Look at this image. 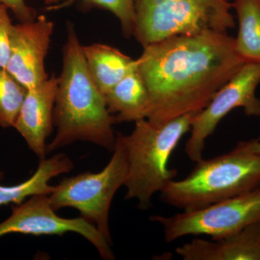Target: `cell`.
I'll return each instance as SVG.
<instances>
[{"mask_svg": "<svg viewBox=\"0 0 260 260\" xmlns=\"http://www.w3.org/2000/svg\"><path fill=\"white\" fill-rule=\"evenodd\" d=\"M137 59L150 98L147 119L157 122L203 110L246 63L235 38L213 30L153 43Z\"/></svg>", "mask_w": 260, "mask_h": 260, "instance_id": "cell-1", "label": "cell"}, {"mask_svg": "<svg viewBox=\"0 0 260 260\" xmlns=\"http://www.w3.org/2000/svg\"><path fill=\"white\" fill-rule=\"evenodd\" d=\"M62 59L54 110L57 130L47 145V154L77 141L89 142L113 151L115 119L89 73L83 45L70 22L67 25Z\"/></svg>", "mask_w": 260, "mask_h": 260, "instance_id": "cell-2", "label": "cell"}, {"mask_svg": "<svg viewBox=\"0 0 260 260\" xmlns=\"http://www.w3.org/2000/svg\"><path fill=\"white\" fill-rule=\"evenodd\" d=\"M198 112H191L165 122L144 119L134 129L121 135L127 157L125 198L138 201V208L148 209L154 194L160 193L177 176L169 167V160Z\"/></svg>", "mask_w": 260, "mask_h": 260, "instance_id": "cell-3", "label": "cell"}, {"mask_svg": "<svg viewBox=\"0 0 260 260\" xmlns=\"http://www.w3.org/2000/svg\"><path fill=\"white\" fill-rule=\"evenodd\" d=\"M260 188V154L252 140L239 142L229 153L202 159L181 180H172L160 193L166 204L194 210Z\"/></svg>", "mask_w": 260, "mask_h": 260, "instance_id": "cell-4", "label": "cell"}, {"mask_svg": "<svg viewBox=\"0 0 260 260\" xmlns=\"http://www.w3.org/2000/svg\"><path fill=\"white\" fill-rule=\"evenodd\" d=\"M232 0H137L134 35L145 47L167 38L235 28Z\"/></svg>", "mask_w": 260, "mask_h": 260, "instance_id": "cell-5", "label": "cell"}, {"mask_svg": "<svg viewBox=\"0 0 260 260\" xmlns=\"http://www.w3.org/2000/svg\"><path fill=\"white\" fill-rule=\"evenodd\" d=\"M112 152L110 161L101 172L82 173L66 178L49 195L51 206L56 211L64 208H75L112 244L109 227L111 205L116 191L124 186L128 171L125 145L121 133L116 135Z\"/></svg>", "mask_w": 260, "mask_h": 260, "instance_id": "cell-6", "label": "cell"}, {"mask_svg": "<svg viewBox=\"0 0 260 260\" xmlns=\"http://www.w3.org/2000/svg\"><path fill=\"white\" fill-rule=\"evenodd\" d=\"M150 219L161 225L167 242L191 235L221 239L260 221V188L198 209Z\"/></svg>", "mask_w": 260, "mask_h": 260, "instance_id": "cell-7", "label": "cell"}, {"mask_svg": "<svg viewBox=\"0 0 260 260\" xmlns=\"http://www.w3.org/2000/svg\"><path fill=\"white\" fill-rule=\"evenodd\" d=\"M259 83L260 64L246 62L195 115L184 148L189 160L197 162L203 158L207 139L234 109L242 108L247 116H260V99L256 95Z\"/></svg>", "mask_w": 260, "mask_h": 260, "instance_id": "cell-8", "label": "cell"}, {"mask_svg": "<svg viewBox=\"0 0 260 260\" xmlns=\"http://www.w3.org/2000/svg\"><path fill=\"white\" fill-rule=\"evenodd\" d=\"M74 232L91 243L103 259H115L112 244L86 219L61 218L51 206L49 195L39 194L12 208V214L0 223V238L11 234L63 235Z\"/></svg>", "mask_w": 260, "mask_h": 260, "instance_id": "cell-9", "label": "cell"}, {"mask_svg": "<svg viewBox=\"0 0 260 260\" xmlns=\"http://www.w3.org/2000/svg\"><path fill=\"white\" fill-rule=\"evenodd\" d=\"M53 22L44 15L27 23L13 25L11 53L6 70L27 90L49 78L45 59L54 32Z\"/></svg>", "mask_w": 260, "mask_h": 260, "instance_id": "cell-10", "label": "cell"}, {"mask_svg": "<svg viewBox=\"0 0 260 260\" xmlns=\"http://www.w3.org/2000/svg\"><path fill=\"white\" fill-rule=\"evenodd\" d=\"M58 81L53 74L28 90L14 125L40 160L46 158L47 138L53 131Z\"/></svg>", "mask_w": 260, "mask_h": 260, "instance_id": "cell-11", "label": "cell"}, {"mask_svg": "<svg viewBox=\"0 0 260 260\" xmlns=\"http://www.w3.org/2000/svg\"><path fill=\"white\" fill-rule=\"evenodd\" d=\"M108 110L116 124L148 118L150 98L138 68L104 95Z\"/></svg>", "mask_w": 260, "mask_h": 260, "instance_id": "cell-12", "label": "cell"}, {"mask_svg": "<svg viewBox=\"0 0 260 260\" xmlns=\"http://www.w3.org/2000/svg\"><path fill=\"white\" fill-rule=\"evenodd\" d=\"M83 50L89 73L104 96L138 68V59L112 46L93 44L83 46Z\"/></svg>", "mask_w": 260, "mask_h": 260, "instance_id": "cell-13", "label": "cell"}, {"mask_svg": "<svg viewBox=\"0 0 260 260\" xmlns=\"http://www.w3.org/2000/svg\"><path fill=\"white\" fill-rule=\"evenodd\" d=\"M74 164L64 154H55L40 160L35 173L27 180L13 186L0 184V206L20 204L34 195H49L55 189L49 181L61 174H68Z\"/></svg>", "mask_w": 260, "mask_h": 260, "instance_id": "cell-14", "label": "cell"}, {"mask_svg": "<svg viewBox=\"0 0 260 260\" xmlns=\"http://www.w3.org/2000/svg\"><path fill=\"white\" fill-rule=\"evenodd\" d=\"M239 32L235 38L237 54L246 62L260 64V5L257 0H232Z\"/></svg>", "mask_w": 260, "mask_h": 260, "instance_id": "cell-15", "label": "cell"}, {"mask_svg": "<svg viewBox=\"0 0 260 260\" xmlns=\"http://www.w3.org/2000/svg\"><path fill=\"white\" fill-rule=\"evenodd\" d=\"M27 91L6 70L0 68V126L14 127Z\"/></svg>", "mask_w": 260, "mask_h": 260, "instance_id": "cell-16", "label": "cell"}, {"mask_svg": "<svg viewBox=\"0 0 260 260\" xmlns=\"http://www.w3.org/2000/svg\"><path fill=\"white\" fill-rule=\"evenodd\" d=\"M89 8H100L112 13L120 23L121 32L127 39L133 37L137 0H79Z\"/></svg>", "mask_w": 260, "mask_h": 260, "instance_id": "cell-17", "label": "cell"}, {"mask_svg": "<svg viewBox=\"0 0 260 260\" xmlns=\"http://www.w3.org/2000/svg\"><path fill=\"white\" fill-rule=\"evenodd\" d=\"M13 26L9 10L0 3V68L3 69H6L10 60Z\"/></svg>", "mask_w": 260, "mask_h": 260, "instance_id": "cell-18", "label": "cell"}, {"mask_svg": "<svg viewBox=\"0 0 260 260\" xmlns=\"http://www.w3.org/2000/svg\"><path fill=\"white\" fill-rule=\"evenodd\" d=\"M49 0H44L47 4ZM10 10L20 23H27L36 20L38 17L37 10L28 6L25 0H0Z\"/></svg>", "mask_w": 260, "mask_h": 260, "instance_id": "cell-19", "label": "cell"}, {"mask_svg": "<svg viewBox=\"0 0 260 260\" xmlns=\"http://www.w3.org/2000/svg\"><path fill=\"white\" fill-rule=\"evenodd\" d=\"M79 1V0H49L48 1V5H52L49 9L53 8L57 9L59 8H64V7L70 6V5L75 3V2Z\"/></svg>", "mask_w": 260, "mask_h": 260, "instance_id": "cell-20", "label": "cell"}, {"mask_svg": "<svg viewBox=\"0 0 260 260\" xmlns=\"http://www.w3.org/2000/svg\"><path fill=\"white\" fill-rule=\"evenodd\" d=\"M252 149L256 153L260 154V140H252Z\"/></svg>", "mask_w": 260, "mask_h": 260, "instance_id": "cell-21", "label": "cell"}, {"mask_svg": "<svg viewBox=\"0 0 260 260\" xmlns=\"http://www.w3.org/2000/svg\"><path fill=\"white\" fill-rule=\"evenodd\" d=\"M3 178H4V173H3L2 169H0V181L3 180Z\"/></svg>", "mask_w": 260, "mask_h": 260, "instance_id": "cell-22", "label": "cell"}, {"mask_svg": "<svg viewBox=\"0 0 260 260\" xmlns=\"http://www.w3.org/2000/svg\"><path fill=\"white\" fill-rule=\"evenodd\" d=\"M257 1H258V3H259V5H260V0H257Z\"/></svg>", "mask_w": 260, "mask_h": 260, "instance_id": "cell-23", "label": "cell"}]
</instances>
